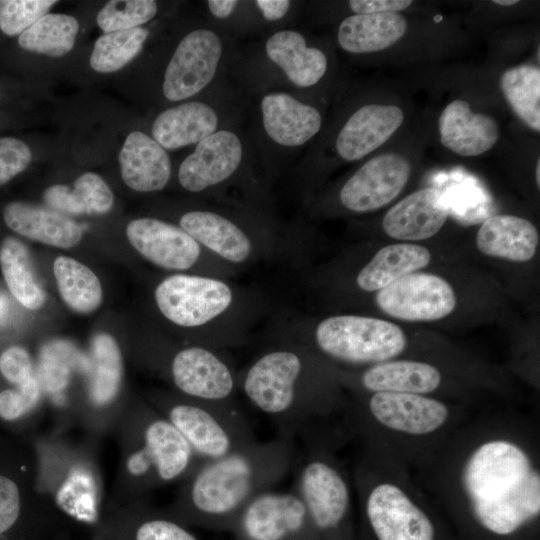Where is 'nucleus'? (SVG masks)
<instances>
[{"mask_svg": "<svg viewBox=\"0 0 540 540\" xmlns=\"http://www.w3.org/2000/svg\"><path fill=\"white\" fill-rule=\"evenodd\" d=\"M119 164L123 181L137 192L160 191L171 176L167 151L141 131H133L126 137L119 153Z\"/></svg>", "mask_w": 540, "mask_h": 540, "instance_id": "nucleus-25", "label": "nucleus"}, {"mask_svg": "<svg viewBox=\"0 0 540 540\" xmlns=\"http://www.w3.org/2000/svg\"><path fill=\"white\" fill-rule=\"evenodd\" d=\"M535 182L537 187L540 186V161L539 158L537 160L536 168H535Z\"/></svg>", "mask_w": 540, "mask_h": 540, "instance_id": "nucleus-50", "label": "nucleus"}, {"mask_svg": "<svg viewBox=\"0 0 540 540\" xmlns=\"http://www.w3.org/2000/svg\"><path fill=\"white\" fill-rule=\"evenodd\" d=\"M53 272L59 294L70 309L88 314L100 306L101 283L86 265L71 257L59 256L53 263Z\"/></svg>", "mask_w": 540, "mask_h": 540, "instance_id": "nucleus-31", "label": "nucleus"}, {"mask_svg": "<svg viewBox=\"0 0 540 540\" xmlns=\"http://www.w3.org/2000/svg\"><path fill=\"white\" fill-rule=\"evenodd\" d=\"M31 161V149L24 141L0 137V186L23 172Z\"/></svg>", "mask_w": 540, "mask_h": 540, "instance_id": "nucleus-42", "label": "nucleus"}, {"mask_svg": "<svg viewBox=\"0 0 540 540\" xmlns=\"http://www.w3.org/2000/svg\"><path fill=\"white\" fill-rule=\"evenodd\" d=\"M493 3L496 5H501V6H512L519 3V1L518 0H494Z\"/></svg>", "mask_w": 540, "mask_h": 540, "instance_id": "nucleus-49", "label": "nucleus"}, {"mask_svg": "<svg viewBox=\"0 0 540 540\" xmlns=\"http://www.w3.org/2000/svg\"><path fill=\"white\" fill-rule=\"evenodd\" d=\"M79 23L71 15L47 13L18 37V45L26 51L61 57L75 43Z\"/></svg>", "mask_w": 540, "mask_h": 540, "instance_id": "nucleus-34", "label": "nucleus"}, {"mask_svg": "<svg viewBox=\"0 0 540 540\" xmlns=\"http://www.w3.org/2000/svg\"><path fill=\"white\" fill-rule=\"evenodd\" d=\"M208 8L213 16L222 19L228 17L238 5L236 0H208Z\"/></svg>", "mask_w": 540, "mask_h": 540, "instance_id": "nucleus-48", "label": "nucleus"}, {"mask_svg": "<svg viewBox=\"0 0 540 540\" xmlns=\"http://www.w3.org/2000/svg\"><path fill=\"white\" fill-rule=\"evenodd\" d=\"M261 112L267 135L282 146L306 143L322 124V116L315 107L282 92L266 94L261 100Z\"/></svg>", "mask_w": 540, "mask_h": 540, "instance_id": "nucleus-24", "label": "nucleus"}, {"mask_svg": "<svg viewBox=\"0 0 540 540\" xmlns=\"http://www.w3.org/2000/svg\"><path fill=\"white\" fill-rule=\"evenodd\" d=\"M231 533L235 540H318L304 503L291 489L258 494L242 510Z\"/></svg>", "mask_w": 540, "mask_h": 540, "instance_id": "nucleus-12", "label": "nucleus"}, {"mask_svg": "<svg viewBox=\"0 0 540 540\" xmlns=\"http://www.w3.org/2000/svg\"><path fill=\"white\" fill-rule=\"evenodd\" d=\"M154 296L162 315L185 328L213 323L235 302V293L224 280L190 274L166 277L157 285Z\"/></svg>", "mask_w": 540, "mask_h": 540, "instance_id": "nucleus-10", "label": "nucleus"}, {"mask_svg": "<svg viewBox=\"0 0 540 540\" xmlns=\"http://www.w3.org/2000/svg\"><path fill=\"white\" fill-rule=\"evenodd\" d=\"M0 267L4 280L15 299L30 310L45 302V292L37 282L26 247L14 238L0 246Z\"/></svg>", "mask_w": 540, "mask_h": 540, "instance_id": "nucleus-32", "label": "nucleus"}, {"mask_svg": "<svg viewBox=\"0 0 540 540\" xmlns=\"http://www.w3.org/2000/svg\"><path fill=\"white\" fill-rule=\"evenodd\" d=\"M165 418L181 433L201 461L222 458L256 441L237 403L183 396L163 404Z\"/></svg>", "mask_w": 540, "mask_h": 540, "instance_id": "nucleus-9", "label": "nucleus"}, {"mask_svg": "<svg viewBox=\"0 0 540 540\" xmlns=\"http://www.w3.org/2000/svg\"><path fill=\"white\" fill-rule=\"evenodd\" d=\"M407 27V20L400 13L354 14L340 23L337 40L350 53L378 52L398 42Z\"/></svg>", "mask_w": 540, "mask_h": 540, "instance_id": "nucleus-30", "label": "nucleus"}, {"mask_svg": "<svg viewBox=\"0 0 540 540\" xmlns=\"http://www.w3.org/2000/svg\"><path fill=\"white\" fill-rule=\"evenodd\" d=\"M255 4L266 20L276 21L286 15L291 2L288 0H257Z\"/></svg>", "mask_w": 540, "mask_h": 540, "instance_id": "nucleus-47", "label": "nucleus"}, {"mask_svg": "<svg viewBox=\"0 0 540 540\" xmlns=\"http://www.w3.org/2000/svg\"><path fill=\"white\" fill-rule=\"evenodd\" d=\"M169 373L183 396L237 403L238 374L214 348L193 345L179 349L171 357Z\"/></svg>", "mask_w": 540, "mask_h": 540, "instance_id": "nucleus-13", "label": "nucleus"}, {"mask_svg": "<svg viewBox=\"0 0 540 540\" xmlns=\"http://www.w3.org/2000/svg\"><path fill=\"white\" fill-rule=\"evenodd\" d=\"M57 3L53 0H0V30L21 35Z\"/></svg>", "mask_w": 540, "mask_h": 540, "instance_id": "nucleus-38", "label": "nucleus"}, {"mask_svg": "<svg viewBox=\"0 0 540 540\" xmlns=\"http://www.w3.org/2000/svg\"><path fill=\"white\" fill-rule=\"evenodd\" d=\"M449 213L447 199L440 189L422 188L399 200L385 213L382 229L398 242L418 243L437 235Z\"/></svg>", "mask_w": 540, "mask_h": 540, "instance_id": "nucleus-17", "label": "nucleus"}, {"mask_svg": "<svg viewBox=\"0 0 540 540\" xmlns=\"http://www.w3.org/2000/svg\"><path fill=\"white\" fill-rule=\"evenodd\" d=\"M92 352L95 361L92 395L96 402L105 403L115 396L120 384V351L115 340L102 333L94 337Z\"/></svg>", "mask_w": 540, "mask_h": 540, "instance_id": "nucleus-36", "label": "nucleus"}, {"mask_svg": "<svg viewBox=\"0 0 540 540\" xmlns=\"http://www.w3.org/2000/svg\"><path fill=\"white\" fill-rule=\"evenodd\" d=\"M130 244L158 267L183 271L192 268L202 255L201 245L179 226L143 217L127 225Z\"/></svg>", "mask_w": 540, "mask_h": 540, "instance_id": "nucleus-16", "label": "nucleus"}, {"mask_svg": "<svg viewBox=\"0 0 540 540\" xmlns=\"http://www.w3.org/2000/svg\"><path fill=\"white\" fill-rule=\"evenodd\" d=\"M412 473L457 540H540L535 413L483 409Z\"/></svg>", "mask_w": 540, "mask_h": 540, "instance_id": "nucleus-1", "label": "nucleus"}, {"mask_svg": "<svg viewBox=\"0 0 540 540\" xmlns=\"http://www.w3.org/2000/svg\"><path fill=\"white\" fill-rule=\"evenodd\" d=\"M295 438L278 433L229 455L202 461L189 475L175 508V519L204 529L231 532L246 505L273 489L292 471Z\"/></svg>", "mask_w": 540, "mask_h": 540, "instance_id": "nucleus-4", "label": "nucleus"}, {"mask_svg": "<svg viewBox=\"0 0 540 540\" xmlns=\"http://www.w3.org/2000/svg\"><path fill=\"white\" fill-rule=\"evenodd\" d=\"M410 0H351L349 8L355 14L398 13L407 9Z\"/></svg>", "mask_w": 540, "mask_h": 540, "instance_id": "nucleus-46", "label": "nucleus"}, {"mask_svg": "<svg viewBox=\"0 0 540 540\" xmlns=\"http://www.w3.org/2000/svg\"><path fill=\"white\" fill-rule=\"evenodd\" d=\"M374 302L390 319L432 323L452 315L457 309L459 296L447 278L421 270L376 292Z\"/></svg>", "mask_w": 540, "mask_h": 540, "instance_id": "nucleus-11", "label": "nucleus"}, {"mask_svg": "<svg viewBox=\"0 0 540 540\" xmlns=\"http://www.w3.org/2000/svg\"><path fill=\"white\" fill-rule=\"evenodd\" d=\"M148 35L146 28L136 27L100 36L90 56L91 68L99 73L120 70L139 54Z\"/></svg>", "mask_w": 540, "mask_h": 540, "instance_id": "nucleus-35", "label": "nucleus"}, {"mask_svg": "<svg viewBox=\"0 0 540 540\" xmlns=\"http://www.w3.org/2000/svg\"><path fill=\"white\" fill-rule=\"evenodd\" d=\"M539 241L536 226L513 214L489 216L475 236V245L481 254L513 263L531 261L536 256Z\"/></svg>", "mask_w": 540, "mask_h": 540, "instance_id": "nucleus-22", "label": "nucleus"}, {"mask_svg": "<svg viewBox=\"0 0 540 540\" xmlns=\"http://www.w3.org/2000/svg\"><path fill=\"white\" fill-rule=\"evenodd\" d=\"M218 127L215 110L206 103L191 101L168 108L153 122L152 138L165 150L198 144Z\"/></svg>", "mask_w": 540, "mask_h": 540, "instance_id": "nucleus-28", "label": "nucleus"}, {"mask_svg": "<svg viewBox=\"0 0 540 540\" xmlns=\"http://www.w3.org/2000/svg\"><path fill=\"white\" fill-rule=\"evenodd\" d=\"M502 93L515 115L532 130L540 131V69L521 64L506 69L500 78Z\"/></svg>", "mask_w": 540, "mask_h": 540, "instance_id": "nucleus-33", "label": "nucleus"}, {"mask_svg": "<svg viewBox=\"0 0 540 540\" xmlns=\"http://www.w3.org/2000/svg\"><path fill=\"white\" fill-rule=\"evenodd\" d=\"M5 224L28 239L58 248H71L82 239V229L65 214L26 202L14 201L3 210Z\"/></svg>", "mask_w": 540, "mask_h": 540, "instance_id": "nucleus-27", "label": "nucleus"}, {"mask_svg": "<svg viewBox=\"0 0 540 540\" xmlns=\"http://www.w3.org/2000/svg\"><path fill=\"white\" fill-rule=\"evenodd\" d=\"M411 176V163L402 154L387 152L365 162L342 185L339 201L348 211L368 213L394 201Z\"/></svg>", "mask_w": 540, "mask_h": 540, "instance_id": "nucleus-14", "label": "nucleus"}, {"mask_svg": "<svg viewBox=\"0 0 540 540\" xmlns=\"http://www.w3.org/2000/svg\"><path fill=\"white\" fill-rule=\"evenodd\" d=\"M265 50L268 58L298 87L313 86L326 73L328 62L324 52L308 47L303 35L295 30L274 33L267 39Z\"/></svg>", "mask_w": 540, "mask_h": 540, "instance_id": "nucleus-29", "label": "nucleus"}, {"mask_svg": "<svg viewBox=\"0 0 540 540\" xmlns=\"http://www.w3.org/2000/svg\"><path fill=\"white\" fill-rule=\"evenodd\" d=\"M351 476L355 540H457L412 471L390 453L358 444Z\"/></svg>", "mask_w": 540, "mask_h": 540, "instance_id": "nucleus-5", "label": "nucleus"}, {"mask_svg": "<svg viewBox=\"0 0 540 540\" xmlns=\"http://www.w3.org/2000/svg\"><path fill=\"white\" fill-rule=\"evenodd\" d=\"M143 423L141 458L159 483L189 476L202 462L166 418L146 413Z\"/></svg>", "mask_w": 540, "mask_h": 540, "instance_id": "nucleus-19", "label": "nucleus"}, {"mask_svg": "<svg viewBox=\"0 0 540 540\" xmlns=\"http://www.w3.org/2000/svg\"><path fill=\"white\" fill-rule=\"evenodd\" d=\"M73 190L84 204L87 214H103L113 206L114 195L102 177L93 172L81 174Z\"/></svg>", "mask_w": 540, "mask_h": 540, "instance_id": "nucleus-39", "label": "nucleus"}, {"mask_svg": "<svg viewBox=\"0 0 540 540\" xmlns=\"http://www.w3.org/2000/svg\"><path fill=\"white\" fill-rule=\"evenodd\" d=\"M333 445L304 441L291 490L304 503L318 540H355L356 511L351 471Z\"/></svg>", "mask_w": 540, "mask_h": 540, "instance_id": "nucleus-8", "label": "nucleus"}, {"mask_svg": "<svg viewBox=\"0 0 540 540\" xmlns=\"http://www.w3.org/2000/svg\"><path fill=\"white\" fill-rule=\"evenodd\" d=\"M39 386L36 378L17 385V389L0 392V417L11 421L18 419L34 407L39 399Z\"/></svg>", "mask_w": 540, "mask_h": 540, "instance_id": "nucleus-41", "label": "nucleus"}, {"mask_svg": "<svg viewBox=\"0 0 540 540\" xmlns=\"http://www.w3.org/2000/svg\"><path fill=\"white\" fill-rule=\"evenodd\" d=\"M243 148L239 137L219 130L200 141L180 164L178 180L190 192H201L230 178L239 168Z\"/></svg>", "mask_w": 540, "mask_h": 540, "instance_id": "nucleus-18", "label": "nucleus"}, {"mask_svg": "<svg viewBox=\"0 0 540 540\" xmlns=\"http://www.w3.org/2000/svg\"><path fill=\"white\" fill-rule=\"evenodd\" d=\"M156 13L157 3L153 0H112L100 9L96 21L106 34L141 27Z\"/></svg>", "mask_w": 540, "mask_h": 540, "instance_id": "nucleus-37", "label": "nucleus"}, {"mask_svg": "<svg viewBox=\"0 0 540 540\" xmlns=\"http://www.w3.org/2000/svg\"><path fill=\"white\" fill-rule=\"evenodd\" d=\"M0 372L11 383H25L34 376L30 355L20 346L7 348L0 355Z\"/></svg>", "mask_w": 540, "mask_h": 540, "instance_id": "nucleus-43", "label": "nucleus"}, {"mask_svg": "<svg viewBox=\"0 0 540 540\" xmlns=\"http://www.w3.org/2000/svg\"><path fill=\"white\" fill-rule=\"evenodd\" d=\"M43 198L51 208L62 214H87L84 204L73 188L66 185L56 184L48 187Z\"/></svg>", "mask_w": 540, "mask_h": 540, "instance_id": "nucleus-45", "label": "nucleus"}, {"mask_svg": "<svg viewBox=\"0 0 540 540\" xmlns=\"http://www.w3.org/2000/svg\"><path fill=\"white\" fill-rule=\"evenodd\" d=\"M343 369H362L405 357L443 358L444 345L414 342L397 323L359 314H336L317 323L299 343Z\"/></svg>", "mask_w": 540, "mask_h": 540, "instance_id": "nucleus-7", "label": "nucleus"}, {"mask_svg": "<svg viewBox=\"0 0 540 540\" xmlns=\"http://www.w3.org/2000/svg\"><path fill=\"white\" fill-rule=\"evenodd\" d=\"M432 259L431 250L419 243L385 245L359 269L356 287L365 293H376L404 276L424 270Z\"/></svg>", "mask_w": 540, "mask_h": 540, "instance_id": "nucleus-26", "label": "nucleus"}, {"mask_svg": "<svg viewBox=\"0 0 540 540\" xmlns=\"http://www.w3.org/2000/svg\"><path fill=\"white\" fill-rule=\"evenodd\" d=\"M179 227L218 259L243 264L255 253L251 237L231 219L212 211L194 210L183 214Z\"/></svg>", "mask_w": 540, "mask_h": 540, "instance_id": "nucleus-23", "label": "nucleus"}, {"mask_svg": "<svg viewBox=\"0 0 540 540\" xmlns=\"http://www.w3.org/2000/svg\"><path fill=\"white\" fill-rule=\"evenodd\" d=\"M481 410L419 394L348 392L344 426L350 441L384 450L413 472Z\"/></svg>", "mask_w": 540, "mask_h": 540, "instance_id": "nucleus-3", "label": "nucleus"}, {"mask_svg": "<svg viewBox=\"0 0 540 540\" xmlns=\"http://www.w3.org/2000/svg\"><path fill=\"white\" fill-rule=\"evenodd\" d=\"M20 514V493L11 479L0 475V535L9 530Z\"/></svg>", "mask_w": 540, "mask_h": 540, "instance_id": "nucleus-44", "label": "nucleus"}, {"mask_svg": "<svg viewBox=\"0 0 540 540\" xmlns=\"http://www.w3.org/2000/svg\"><path fill=\"white\" fill-rule=\"evenodd\" d=\"M134 540H199L182 522L163 516H147L138 523Z\"/></svg>", "mask_w": 540, "mask_h": 540, "instance_id": "nucleus-40", "label": "nucleus"}, {"mask_svg": "<svg viewBox=\"0 0 540 540\" xmlns=\"http://www.w3.org/2000/svg\"><path fill=\"white\" fill-rule=\"evenodd\" d=\"M220 37L209 29L188 33L177 45L164 74L163 94L170 101L188 99L214 78L222 56Z\"/></svg>", "mask_w": 540, "mask_h": 540, "instance_id": "nucleus-15", "label": "nucleus"}, {"mask_svg": "<svg viewBox=\"0 0 540 540\" xmlns=\"http://www.w3.org/2000/svg\"><path fill=\"white\" fill-rule=\"evenodd\" d=\"M238 389L278 426V433L337 447L349 441L344 427L348 392L335 366L299 343L262 352L238 375Z\"/></svg>", "mask_w": 540, "mask_h": 540, "instance_id": "nucleus-2", "label": "nucleus"}, {"mask_svg": "<svg viewBox=\"0 0 540 540\" xmlns=\"http://www.w3.org/2000/svg\"><path fill=\"white\" fill-rule=\"evenodd\" d=\"M438 129L441 144L462 157L480 156L499 139L497 121L490 115L472 111L462 99L448 103L442 110Z\"/></svg>", "mask_w": 540, "mask_h": 540, "instance_id": "nucleus-21", "label": "nucleus"}, {"mask_svg": "<svg viewBox=\"0 0 540 540\" xmlns=\"http://www.w3.org/2000/svg\"><path fill=\"white\" fill-rule=\"evenodd\" d=\"M336 367V366H335ZM347 392H402L485 409L490 399L513 404V388L498 369L470 358L405 357L362 369L336 367Z\"/></svg>", "mask_w": 540, "mask_h": 540, "instance_id": "nucleus-6", "label": "nucleus"}, {"mask_svg": "<svg viewBox=\"0 0 540 540\" xmlns=\"http://www.w3.org/2000/svg\"><path fill=\"white\" fill-rule=\"evenodd\" d=\"M403 121L404 112L397 105H364L341 128L335 142L336 151L345 161L362 159L383 145Z\"/></svg>", "mask_w": 540, "mask_h": 540, "instance_id": "nucleus-20", "label": "nucleus"}]
</instances>
